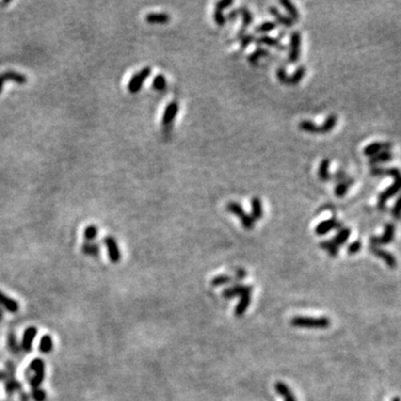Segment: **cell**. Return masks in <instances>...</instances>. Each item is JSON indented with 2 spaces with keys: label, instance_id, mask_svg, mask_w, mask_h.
<instances>
[{
  "label": "cell",
  "instance_id": "cell-1",
  "mask_svg": "<svg viewBox=\"0 0 401 401\" xmlns=\"http://www.w3.org/2000/svg\"><path fill=\"white\" fill-rule=\"evenodd\" d=\"M371 175L374 176H381V175H391L395 178L393 184L385 190L384 192L379 194L378 197V209H385V204H387L388 200H390L392 196H395L397 193L401 191V172L396 167L392 168H382V167H372L370 171Z\"/></svg>",
  "mask_w": 401,
  "mask_h": 401
},
{
  "label": "cell",
  "instance_id": "cell-2",
  "mask_svg": "<svg viewBox=\"0 0 401 401\" xmlns=\"http://www.w3.org/2000/svg\"><path fill=\"white\" fill-rule=\"evenodd\" d=\"M45 373H46V366L41 359H35L32 360L28 370H26V378L29 381V385L32 389L39 388V385L43 384L45 379Z\"/></svg>",
  "mask_w": 401,
  "mask_h": 401
},
{
  "label": "cell",
  "instance_id": "cell-3",
  "mask_svg": "<svg viewBox=\"0 0 401 401\" xmlns=\"http://www.w3.org/2000/svg\"><path fill=\"white\" fill-rule=\"evenodd\" d=\"M16 373V366L14 362H7L6 369L0 372V380L5 381V389L7 395H14V393L21 391V384L15 378Z\"/></svg>",
  "mask_w": 401,
  "mask_h": 401
},
{
  "label": "cell",
  "instance_id": "cell-4",
  "mask_svg": "<svg viewBox=\"0 0 401 401\" xmlns=\"http://www.w3.org/2000/svg\"><path fill=\"white\" fill-rule=\"evenodd\" d=\"M291 325L297 328H308V329H325L331 325V321L327 317L313 318V317H302L298 316L291 319Z\"/></svg>",
  "mask_w": 401,
  "mask_h": 401
},
{
  "label": "cell",
  "instance_id": "cell-5",
  "mask_svg": "<svg viewBox=\"0 0 401 401\" xmlns=\"http://www.w3.org/2000/svg\"><path fill=\"white\" fill-rule=\"evenodd\" d=\"M226 209L232 214H234L238 219L241 221L242 226L245 228V230H252L254 227V223L256 221L253 220V217L251 214H247L244 211V209L240 205L238 202H228L226 204Z\"/></svg>",
  "mask_w": 401,
  "mask_h": 401
},
{
  "label": "cell",
  "instance_id": "cell-6",
  "mask_svg": "<svg viewBox=\"0 0 401 401\" xmlns=\"http://www.w3.org/2000/svg\"><path fill=\"white\" fill-rule=\"evenodd\" d=\"M151 73H152L151 67H144V68H142L140 70V72L134 74L133 76L130 77L128 85H127V89H128V92L130 94H136L140 92L142 86H143L145 80H147Z\"/></svg>",
  "mask_w": 401,
  "mask_h": 401
},
{
  "label": "cell",
  "instance_id": "cell-7",
  "mask_svg": "<svg viewBox=\"0 0 401 401\" xmlns=\"http://www.w3.org/2000/svg\"><path fill=\"white\" fill-rule=\"evenodd\" d=\"M396 233V226L392 223H387L385 225L384 234L379 238H370V246H379V245H387L391 243L395 239Z\"/></svg>",
  "mask_w": 401,
  "mask_h": 401
},
{
  "label": "cell",
  "instance_id": "cell-8",
  "mask_svg": "<svg viewBox=\"0 0 401 401\" xmlns=\"http://www.w3.org/2000/svg\"><path fill=\"white\" fill-rule=\"evenodd\" d=\"M290 51H289V61L292 64H295L300 58L301 54V33L299 32H293L290 36Z\"/></svg>",
  "mask_w": 401,
  "mask_h": 401
},
{
  "label": "cell",
  "instance_id": "cell-9",
  "mask_svg": "<svg viewBox=\"0 0 401 401\" xmlns=\"http://www.w3.org/2000/svg\"><path fill=\"white\" fill-rule=\"evenodd\" d=\"M103 242H104V244L106 245L108 257H110L112 263H118V262L121 261L122 254H121V251H119L117 241H116L113 237H110V235H108V237H105L103 239Z\"/></svg>",
  "mask_w": 401,
  "mask_h": 401
},
{
  "label": "cell",
  "instance_id": "cell-10",
  "mask_svg": "<svg viewBox=\"0 0 401 401\" xmlns=\"http://www.w3.org/2000/svg\"><path fill=\"white\" fill-rule=\"evenodd\" d=\"M246 293H252V287L243 286V284H235V286L225 289L222 292V297L224 299H233L235 297H242L243 294Z\"/></svg>",
  "mask_w": 401,
  "mask_h": 401
},
{
  "label": "cell",
  "instance_id": "cell-11",
  "mask_svg": "<svg viewBox=\"0 0 401 401\" xmlns=\"http://www.w3.org/2000/svg\"><path fill=\"white\" fill-rule=\"evenodd\" d=\"M341 226H342V223L337 219H335V217H332V219L324 220V221H322L321 223L318 224V225L316 226V234L321 237V235L328 234L330 231L333 230V228H340L341 230V228H342Z\"/></svg>",
  "mask_w": 401,
  "mask_h": 401
},
{
  "label": "cell",
  "instance_id": "cell-12",
  "mask_svg": "<svg viewBox=\"0 0 401 401\" xmlns=\"http://www.w3.org/2000/svg\"><path fill=\"white\" fill-rule=\"evenodd\" d=\"M392 147V144L390 142H374V143H371L367 145L365 148H363V154L366 156H374L377 155L378 153L390 151Z\"/></svg>",
  "mask_w": 401,
  "mask_h": 401
},
{
  "label": "cell",
  "instance_id": "cell-13",
  "mask_svg": "<svg viewBox=\"0 0 401 401\" xmlns=\"http://www.w3.org/2000/svg\"><path fill=\"white\" fill-rule=\"evenodd\" d=\"M178 110H179V105L177 102H171L170 104H167V106L164 111L163 118H162V124L164 126L168 127L172 123L174 122L176 115H177L178 113Z\"/></svg>",
  "mask_w": 401,
  "mask_h": 401
},
{
  "label": "cell",
  "instance_id": "cell-14",
  "mask_svg": "<svg viewBox=\"0 0 401 401\" xmlns=\"http://www.w3.org/2000/svg\"><path fill=\"white\" fill-rule=\"evenodd\" d=\"M370 251H371V253L374 254V256L379 257L382 261H385V264H387L390 269L397 268V260H396L395 256H392L391 253H389L385 250H381L379 246H370Z\"/></svg>",
  "mask_w": 401,
  "mask_h": 401
},
{
  "label": "cell",
  "instance_id": "cell-15",
  "mask_svg": "<svg viewBox=\"0 0 401 401\" xmlns=\"http://www.w3.org/2000/svg\"><path fill=\"white\" fill-rule=\"evenodd\" d=\"M37 328L35 327H29L26 329V331L24 332V337H22V341H21V349L22 352H31L32 349V342L33 340H35L36 336H37Z\"/></svg>",
  "mask_w": 401,
  "mask_h": 401
},
{
  "label": "cell",
  "instance_id": "cell-16",
  "mask_svg": "<svg viewBox=\"0 0 401 401\" xmlns=\"http://www.w3.org/2000/svg\"><path fill=\"white\" fill-rule=\"evenodd\" d=\"M238 11L242 17V27H241V29H240L239 35H238L239 38H241L242 36L245 35V32H246L247 27H249V26L253 22V15L250 11V9H247L246 7H244V6H242V7H240V8H238Z\"/></svg>",
  "mask_w": 401,
  "mask_h": 401
},
{
  "label": "cell",
  "instance_id": "cell-17",
  "mask_svg": "<svg viewBox=\"0 0 401 401\" xmlns=\"http://www.w3.org/2000/svg\"><path fill=\"white\" fill-rule=\"evenodd\" d=\"M19 303L0 291V309H5L10 313H17L19 311Z\"/></svg>",
  "mask_w": 401,
  "mask_h": 401
},
{
  "label": "cell",
  "instance_id": "cell-18",
  "mask_svg": "<svg viewBox=\"0 0 401 401\" xmlns=\"http://www.w3.org/2000/svg\"><path fill=\"white\" fill-rule=\"evenodd\" d=\"M256 43L257 45H260V46H268V47L276 48V49H280V50L286 49V47L280 43L279 39L273 38V37L271 36H260L258 38L256 39Z\"/></svg>",
  "mask_w": 401,
  "mask_h": 401
},
{
  "label": "cell",
  "instance_id": "cell-19",
  "mask_svg": "<svg viewBox=\"0 0 401 401\" xmlns=\"http://www.w3.org/2000/svg\"><path fill=\"white\" fill-rule=\"evenodd\" d=\"M7 347H8V350L13 354H15V355H21L22 354L21 344H19V342H18L17 337L14 332L8 333V337H7Z\"/></svg>",
  "mask_w": 401,
  "mask_h": 401
},
{
  "label": "cell",
  "instance_id": "cell-20",
  "mask_svg": "<svg viewBox=\"0 0 401 401\" xmlns=\"http://www.w3.org/2000/svg\"><path fill=\"white\" fill-rule=\"evenodd\" d=\"M269 13L271 14L272 16L275 18L276 22H279L280 25L284 26V27L290 28V27H292V25L294 24V22L292 21V20L290 19V18H289L288 16H284L283 14H281L280 11H279V9H276L275 7H273V6L269 7Z\"/></svg>",
  "mask_w": 401,
  "mask_h": 401
},
{
  "label": "cell",
  "instance_id": "cell-21",
  "mask_svg": "<svg viewBox=\"0 0 401 401\" xmlns=\"http://www.w3.org/2000/svg\"><path fill=\"white\" fill-rule=\"evenodd\" d=\"M330 162L329 159H323L319 164V170H318V176L322 182H328L331 179L332 175L330 174Z\"/></svg>",
  "mask_w": 401,
  "mask_h": 401
},
{
  "label": "cell",
  "instance_id": "cell-22",
  "mask_svg": "<svg viewBox=\"0 0 401 401\" xmlns=\"http://www.w3.org/2000/svg\"><path fill=\"white\" fill-rule=\"evenodd\" d=\"M145 20L148 24H167L171 17L165 13H149L146 15Z\"/></svg>",
  "mask_w": 401,
  "mask_h": 401
},
{
  "label": "cell",
  "instance_id": "cell-23",
  "mask_svg": "<svg viewBox=\"0 0 401 401\" xmlns=\"http://www.w3.org/2000/svg\"><path fill=\"white\" fill-rule=\"evenodd\" d=\"M251 216L253 220H261L263 217V205H262V201L258 197H253L251 200Z\"/></svg>",
  "mask_w": 401,
  "mask_h": 401
},
{
  "label": "cell",
  "instance_id": "cell-24",
  "mask_svg": "<svg viewBox=\"0 0 401 401\" xmlns=\"http://www.w3.org/2000/svg\"><path fill=\"white\" fill-rule=\"evenodd\" d=\"M280 5L282 6L284 8V10L287 11L288 15H289L288 17L290 18L292 21L295 22V21L299 20L300 14H299V11L297 9V7L294 6V3L289 1V0H280Z\"/></svg>",
  "mask_w": 401,
  "mask_h": 401
},
{
  "label": "cell",
  "instance_id": "cell-25",
  "mask_svg": "<svg viewBox=\"0 0 401 401\" xmlns=\"http://www.w3.org/2000/svg\"><path fill=\"white\" fill-rule=\"evenodd\" d=\"M250 303H251V293L243 294L242 297H240V301L238 303V305L235 306V312H234L235 316L242 317L243 314L245 313L247 308L250 306Z\"/></svg>",
  "mask_w": 401,
  "mask_h": 401
},
{
  "label": "cell",
  "instance_id": "cell-26",
  "mask_svg": "<svg viewBox=\"0 0 401 401\" xmlns=\"http://www.w3.org/2000/svg\"><path fill=\"white\" fill-rule=\"evenodd\" d=\"M2 74L6 78V81L11 80V81L17 82V84H19V85H24L28 80L27 77H26L24 74H21L19 72H16V70H13V69L5 70V72H3Z\"/></svg>",
  "mask_w": 401,
  "mask_h": 401
},
{
  "label": "cell",
  "instance_id": "cell-27",
  "mask_svg": "<svg viewBox=\"0 0 401 401\" xmlns=\"http://www.w3.org/2000/svg\"><path fill=\"white\" fill-rule=\"evenodd\" d=\"M350 235H351L350 228L349 227H342L341 230H339L338 233L336 234V237L333 238L331 241L335 243L337 246L340 247L348 241V239L350 238Z\"/></svg>",
  "mask_w": 401,
  "mask_h": 401
},
{
  "label": "cell",
  "instance_id": "cell-28",
  "mask_svg": "<svg viewBox=\"0 0 401 401\" xmlns=\"http://www.w3.org/2000/svg\"><path fill=\"white\" fill-rule=\"evenodd\" d=\"M337 122H338V117H337L335 114L329 115L328 117L325 118V121L323 122V124L319 126V133L320 134L330 133L336 127Z\"/></svg>",
  "mask_w": 401,
  "mask_h": 401
},
{
  "label": "cell",
  "instance_id": "cell-29",
  "mask_svg": "<svg viewBox=\"0 0 401 401\" xmlns=\"http://www.w3.org/2000/svg\"><path fill=\"white\" fill-rule=\"evenodd\" d=\"M81 252L85 256L89 257H98L100 253V246L95 242H87L86 241L84 244L81 245Z\"/></svg>",
  "mask_w": 401,
  "mask_h": 401
},
{
  "label": "cell",
  "instance_id": "cell-30",
  "mask_svg": "<svg viewBox=\"0 0 401 401\" xmlns=\"http://www.w3.org/2000/svg\"><path fill=\"white\" fill-rule=\"evenodd\" d=\"M392 159H393V154L391 152H389V151L381 152V153H378L377 155L371 156L369 164L377 165V164H382V163H388V162H390Z\"/></svg>",
  "mask_w": 401,
  "mask_h": 401
},
{
  "label": "cell",
  "instance_id": "cell-31",
  "mask_svg": "<svg viewBox=\"0 0 401 401\" xmlns=\"http://www.w3.org/2000/svg\"><path fill=\"white\" fill-rule=\"evenodd\" d=\"M352 183H353V179L348 177L346 181H342V182H339L337 183L336 185V189H335V194L337 197H343L346 195L348 191H349L350 186L352 185Z\"/></svg>",
  "mask_w": 401,
  "mask_h": 401
},
{
  "label": "cell",
  "instance_id": "cell-32",
  "mask_svg": "<svg viewBox=\"0 0 401 401\" xmlns=\"http://www.w3.org/2000/svg\"><path fill=\"white\" fill-rule=\"evenodd\" d=\"M269 54H270V52H269L268 49H265V48H262V47H258L252 52V54H250L249 56H247V62H249L250 64H252V65H257V62L260 61L261 58L268 57Z\"/></svg>",
  "mask_w": 401,
  "mask_h": 401
},
{
  "label": "cell",
  "instance_id": "cell-33",
  "mask_svg": "<svg viewBox=\"0 0 401 401\" xmlns=\"http://www.w3.org/2000/svg\"><path fill=\"white\" fill-rule=\"evenodd\" d=\"M305 73L306 69L305 66L298 67V68L295 69V72L292 74L291 76H289L288 85H298L299 82L303 80V77L305 76Z\"/></svg>",
  "mask_w": 401,
  "mask_h": 401
},
{
  "label": "cell",
  "instance_id": "cell-34",
  "mask_svg": "<svg viewBox=\"0 0 401 401\" xmlns=\"http://www.w3.org/2000/svg\"><path fill=\"white\" fill-rule=\"evenodd\" d=\"M54 349V341H52L50 336H44L40 340L39 343V350L41 353H50V352Z\"/></svg>",
  "mask_w": 401,
  "mask_h": 401
},
{
  "label": "cell",
  "instance_id": "cell-35",
  "mask_svg": "<svg viewBox=\"0 0 401 401\" xmlns=\"http://www.w3.org/2000/svg\"><path fill=\"white\" fill-rule=\"evenodd\" d=\"M299 128L303 130V132L311 134L319 133V125H317V124L313 123L312 121H309V119H305V121L300 122Z\"/></svg>",
  "mask_w": 401,
  "mask_h": 401
},
{
  "label": "cell",
  "instance_id": "cell-36",
  "mask_svg": "<svg viewBox=\"0 0 401 401\" xmlns=\"http://www.w3.org/2000/svg\"><path fill=\"white\" fill-rule=\"evenodd\" d=\"M320 247L322 250H324L325 252L329 254V256H331L333 257H336L339 254V247L337 246L332 241H330V240L321 242Z\"/></svg>",
  "mask_w": 401,
  "mask_h": 401
},
{
  "label": "cell",
  "instance_id": "cell-37",
  "mask_svg": "<svg viewBox=\"0 0 401 401\" xmlns=\"http://www.w3.org/2000/svg\"><path fill=\"white\" fill-rule=\"evenodd\" d=\"M232 282H233V276H230L226 274H221L212 279L211 286L212 287H222V286H225V284L232 283Z\"/></svg>",
  "mask_w": 401,
  "mask_h": 401
},
{
  "label": "cell",
  "instance_id": "cell-38",
  "mask_svg": "<svg viewBox=\"0 0 401 401\" xmlns=\"http://www.w3.org/2000/svg\"><path fill=\"white\" fill-rule=\"evenodd\" d=\"M153 88L155 89L157 92H162L164 91L165 88H166L167 86V81H166V78H165L164 75L160 74V75H156L154 77V80H153Z\"/></svg>",
  "mask_w": 401,
  "mask_h": 401
},
{
  "label": "cell",
  "instance_id": "cell-39",
  "mask_svg": "<svg viewBox=\"0 0 401 401\" xmlns=\"http://www.w3.org/2000/svg\"><path fill=\"white\" fill-rule=\"evenodd\" d=\"M278 28V24L274 21H265L263 24L258 25L256 27V32L260 33H268L272 31H275Z\"/></svg>",
  "mask_w": 401,
  "mask_h": 401
},
{
  "label": "cell",
  "instance_id": "cell-40",
  "mask_svg": "<svg viewBox=\"0 0 401 401\" xmlns=\"http://www.w3.org/2000/svg\"><path fill=\"white\" fill-rule=\"evenodd\" d=\"M97 235H98V228L96 225H89L85 228L84 238L87 242H93V240H95Z\"/></svg>",
  "mask_w": 401,
  "mask_h": 401
},
{
  "label": "cell",
  "instance_id": "cell-41",
  "mask_svg": "<svg viewBox=\"0 0 401 401\" xmlns=\"http://www.w3.org/2000/svg\"><path fill=\"white\" fill-rule=\"evenodd\" d=\"M274 388H275L276 393H278L279 396L283 397V398H286V397H288L289 395H291L292 393L291 389L289 388V385L284 384V382H281V381L276 382V384L274 385Z\"/></svg>",
  "mask_w": 401,
  "mask_h": 401
},
{
  "label": "cell",
  "instance_id": "cell-42",
  "mask_svg": "<svg viewBox=\"0 0 401 401\" xmlns=\"http://www.w3.org/2000/svg\"><path fill=\"white\" fill-rule=\"evenodd\" d=\"M213 19H214L215 24H216L217 26H220V27H223V26L225 25L226 21H227V20H226V16H225V15H224L223 11L217 10V9H215L214 13H213Z\"/></svg>",
  "mask_w": 401,
  "mask_h": 401
},
{
  "label": "cell",
  "instance_id": "cell-43",
  "mask_svg": "<svg viewBox=\"0 0 401 401\" xmlns=\"http://www.w3.org/2000/svg\"><path fill=\"white\" fill-rule=\"evenodd\" d=\"M32 397L35 401H45L47 398V395H46V391L43 390V389L35 388V389H32Z\"/></svg>",
  "mask_w": 401,
  "mask_h": 401
},
{
  "label": "cell",
  "instance_id": "cell-44",
  "mask_svg": "<svg viewBox=\"0 0 401 401\" xmlns=\"http://www.w3.org/2000/svg\"><path fill=\"white\" fill-rule=\"evenodd\" d=\"M361 247H362V243L359 241V240H357V241L352 242L351 244L348 246L347 253L350 254V256H353V254H357V253L360 252Z\"/></svg>",
  "mask_w": 401,
  "mask_h": 401
},
{
  "label": "cell",
  "instance_id": "cell-45",
  "mask_svg": "<svg viewBox=\"0 0 401 401\" xmlns=\"http://www.w3.org/2000/svg\"><path fill=\"white\" fill-rule=\"evenodd\" d=\"M391 214L397 220L401 219V195L398 197V200L396 201L395 205H393V208L391 209Z\"/></svg>",
  "mask_w": 401,
  "mask_h": 401
},
{
  "label": "cell",
  "instance_id": "cell-46",
  "mask_svg": "<svg viewBox=\"0 0 401 401\" xmlns=\"http://www.w3.org/2000/svg\"><path fill=\"white\" fill-rule=\"evenodd\" d=\"M240 41H241V48H242V49H245V48L249 46L251 43L256 41V37L250 33V35L242 36L241 38H240Z\"/></svg>",
  "mask_w": 401,
  "mask_h": 401
},
{
  "label": "cell",
  "instance_id": "cell-47",
  "mask_svg": "<svg viewBox=\"0 0 401 401\" xmlns=\"http://www.w3.org/2000/svg\"><path fill=\"white\" fill-rule=\"evenodd\" d=\"M233 0H221V1H217L215 3V9L224 11L226 8H228V7L233 6Z\"/></svg>",
  "mask_w": 401,
  "mask_h": 401
},
{
  "label": "cell",
  "instance_id": "cell-48",
  "mask_svg": "<svg viewBox=\"0 0 401 401\" xmlns=\"http://www.w3.org/2000/svg\"><path fill=\"white\" fill-rule=\"evenodd\" d=\"M276 76H278V80L282 82V84L288 85L289 76L286 72V69H284L283 67H280V68L278 69V72H276Z\"/></svg>",
  "mask_w": 401,
  "mask_h": 401
},
{
  "label": "cell",
  "instance_id": "cell-49",
  "mask_svg": "<svg viewBox=\"0 0 401 401\" xmlns=\"http://www.w3.org/2000/svg\"><path fill=\"white\" fill-rule=\"evenodd\" d=\"M332 179H335V181L337 182V183H339V182H342V181H346V179L348 178V176H347V174L344 173L343 171H338L337 172V173L335 174V175H332V177H331Z\"/></svg>",
  "mask_w": 401,
  "mask_h": 401
},
{
  "label": "cell",
  "instance_id": "cell-50",
  "mask_svg": "<svg viewBox=\"0 0 401 401\" xmlns=\"http://www.w3.org/2000/svg\"><path fill=\"white\" fill-rule=\"evenodd\" d=\"M245 276H246L245 270L238 269L237 272H235V275L233 276V282H237V281H242L243 279H245Z\"/></svg>",
  "mask_w": 401,
  "mask_h": 401
},
{
  "label": "cell",
  "instance_id": "cell-51",
  "mask_svg": "<svg viewBox=\"0 0 401 401\" xmlns=\"http://www.w3.org/2000/svg\"><path fill=\"white\" fill-rule=\"evenodd\" d=\"M239 11H238V9H234V10H232V11H230V13H228L227 15H226V20H235L238 18V16H239Z\"/></svg>",
  "mask_w": 401,
  "mask_h": 401
},
{
  "label": "cell",
  "instance_id": "cell-52",
  "mask_svg": "<svg viewBox=\"0 0 401 401\" xmlns=\"http://www.w3.org/2000/svg\"><path fill=\"white\" fill-rule=\"evenodd\" d=\"M5 82H6V78H5V76H3V74L1 73V74H0V94H1V92H2L3 84H5Z\"/></svg>",
  "mask_w": 401,
  "mask_h": 401
},
{
  "label": "cell",
  "instance_id": "cell-53",
  "mask_svg": "<svg viewBox=\"0 0 401 401\" xmlns=\"http://www.w3.org/2000/svg\"><path fill=\"white\" fill-rule=\"evenodd\" d=\"M284 401H297V397H295L293 393H291V395H289L286 398H283Z\"/></svg>",
  "mask_w": 401,
  "mask_h": 401
},
{
  "label": "cell",
  "instance_id": "cell-54",
  "mask_svg": "<svg viewBox=\"0 0 401 401\" xmlns=\"http://www.w3.org/2000/svg\"><path fill=\"white\" fill-rule=\"evenodd\" d=\"M28 398H29V397H28L27 395H25V393H21V399H22V401H28Z\"/></svg>",
  "mask_w": 401,
  "mask_h": 401
},
{
  "label": "cell",
  "instance_id": "cell-55",
  "mask_svg": "<svg viewBox=\"0 0 401 401\" xmlns=\"http://www.w3.org/2000/svg\"><path fill=\"white\" fill-rule=\"evenodd\" d=\"M2 318H3V312H2V310L0 309V321L2 320Z\"/></svg>",
  "mask_w": 401,
  "mask_h": 401
},
{
  "label": "cell",
  "instance_id": "cell-56",
  "mask_svg": "<svg viewBox=\"0 0 401 401\" xmlns=\"http://www.w3.org/2000/svg\"><path fill=\"white\" fill-rule=\"evenodd\" d=\"M392 401H401V400H400L399 397H395V398L392 399Z\"/></svg>",
  "mask_w": 401,
  "mask_h": 401
}]
</instances>
